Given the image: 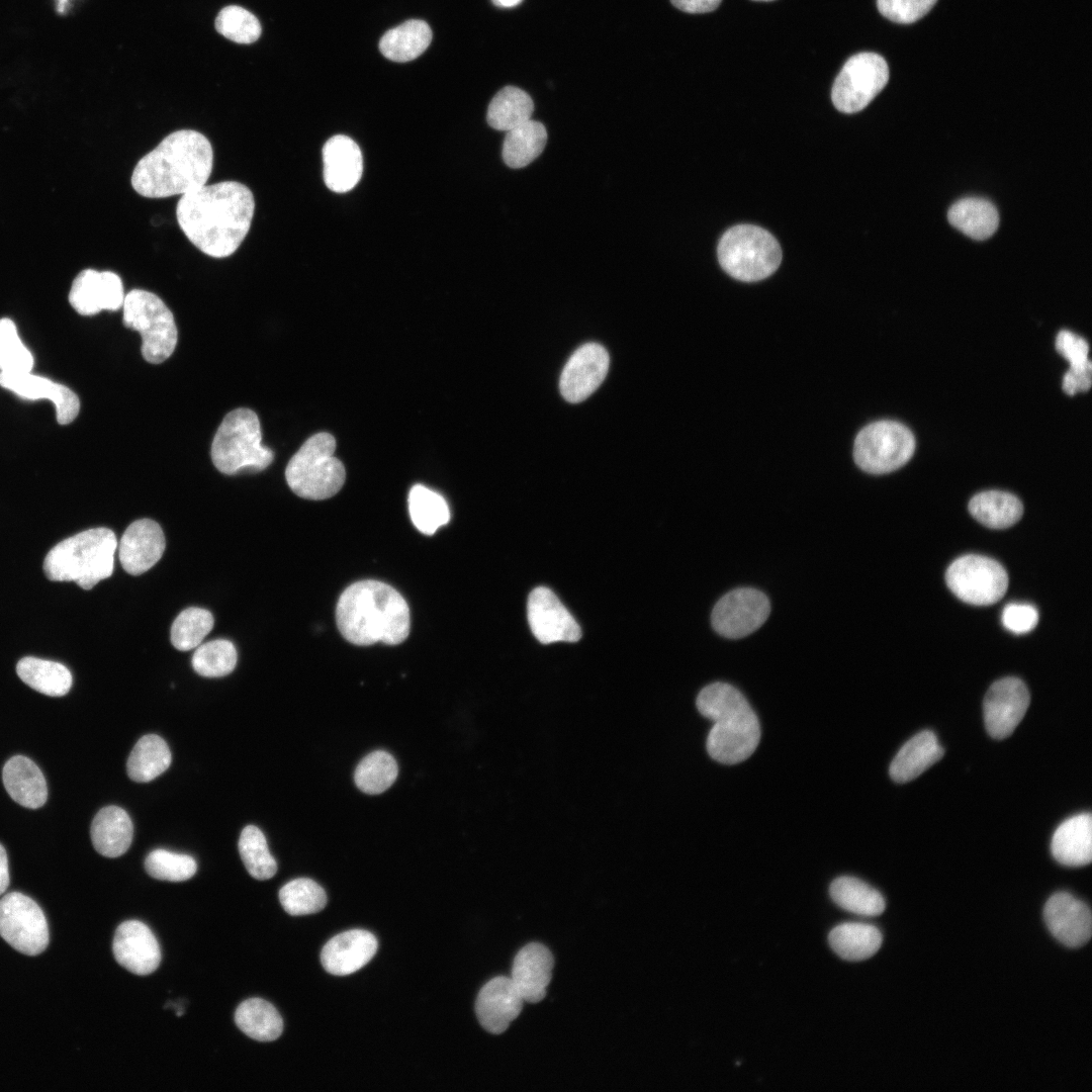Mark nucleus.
<instances>
[{"label": "nucleus", "instance_id": "obj_30", "mask_svg": "<svg viewBox=\"0 0 1092 1092\" xmlns=\"http://www.w3.org/2000/svg\"><path fill=\"white\" fill-rule=\"evenodd\" d=\"M90 833L98 853L106 857H117L130 846L133 825L125 810L117 806H107L95 815Z\"/></svg>", "mask_w": 1092, "mask_h": 1092}, {"label": "nucleus", "instance_id": "obj_48", "mask_svg": "<svg viewBox=\"0 0 1092 1092\" xmlns=\"http://www.w3.org/2000/svg\"><path fill=\"white\" fill-rule=\"evenodd\" d=\"M147 873L157 880L182 882L192 878L197 870L195 859L184 853L155 849L145 859Z\"/></svg>", "mask_w": 1092, "mask_h": 1092}, {"label": "nucleus", "instance_id": "obj_49", "mask_svg": "<svg viewBox=\"0 0 1092 1092\" xmlns=\"http://www.w3.org/2000/svg\"><path fill=\"white\" fill-rule=\"evenodd\" d=\"M215 28L224 37L238 43H251L261 35L257 17L243 7L232 5L220 10Z\"/></svg>", "mask_w": 1092, "mask_h": 1092}, {"label": "nucleus", "instance_id": "obj_5", "mask_svg": "<svg viewBox=\"0 0 1092 1092\" xmlns=\"http://www.w3.org/2000/svg\"><path fill=\"white\" fill-rule=\"evenodd\" d=\"M117 541L112 530L100 527L71 536L53 547L43 561L46 576L53 581H74L91 589L111 576Z\"/></svg>", "mask_w": 1092, "mask_h": 1092}, {"label": "nucleus", "instance_id": "obj_3", "mask_svg": "<svg viewBox=\"0 0 1092 1092\" xmlns=\"http://www.w3.org/2000/svg\"><path fill=\"white\" fill-rule=\"evenodd\" d=\"M336 621L342 636L359 646L376 642L397 645L411 629L404 598L389 584L372 579L357 581L343 592Z\"/></svg>", "mask_w": 1092, "mask_h": 1092}, {"label": "nucleus", "instance_id": "obj_36", "mask_svg": "<svg viewBox=\"0 0 1092 1092\" xmlns=\"http://www.w3.org/2000/svg\"><path fill=\"white\" fill-rule=\"evenodd\" d=\"M238 1027L249 1037L259 1041H273L283 1031V1020L277 1009L261 998L243 1001L235 1013Z\"/></svg>", "mask_w": 1092, "mask_h": 1092}, {"label": "nucleus", "instance_id": "obj_39", "mask_svg": "<svg viewBox=\"0 0 1092 1092\" xmlns=\"http://www.w3.org/2000/svg\"><path fill=\"white\" fill-rule=\"evenodd\" d=\"M832 900L842 909L862 916L883 913L886 902L882 894L863 881L843 876L835 879L829 888Z\"/></svg>", "mask_w": 1092, "mask_h": 1092}, {"label": "nucleus", "instance_id": "obj_45", "mask_svg": "<svg viewBox=\"0 0 1092 1092\" xmlns=\"http://www.w3.org/2000/svg\"><path fill=\"white\" fill-rule=\"evenodd\" d=\"M235 645L225 639H215L196 647L192 656L194 670L205 677L230 674L237 664Z\"/></svg>", "mask_w": 1092, "mask_h": 1092}, {"label": "nucleus", "instance_id": "obj_14", "mask_svg": "<svg viewBox=\"0 0 1092 1092\" xmlns=\"http://www.w3.org/2000/svg\"><path fill=\"white\" fill-rule=\"evenodd\" d=\"M770 604L760 590L736 588L723 596L712 611V626L726 638H741L757 630L767 619Z\"/></svg>", "mask_w": 1092, "mask_h": 1092}, {"label": "nucleus", "instance_id": "obj_21", "mask_svg": "<svg viewBox=\"0 0 1092 1092\" xmlns=\"http://www.w3.org/2000/svg\"><path fill=\"white\" fill-rule=\"evenodd\" d=\"M0 385L23 399H50L55 404L60 425L72 423L79 414L80 400L77 394L66 385L49 378L31 372H0Z\"/></svg>", "mask_w": 1092, "mask_h": 1092}, {"label": "nucleus", "instance_id": "obj_40", "mask_svg": "<svg viewBox=\"0 0 1092 1092\" xmlns=\"http://www.w3.org/2000/svg\"><path fill=\"white\" fill-rule=\"evenodd\" d=\"M532 98L524 90L507 86L491 99L486 114L487 123L494 129L508 131L531 119Z\"/></svg>", "mask_w": 1092, "mask_h": 1092}, {"label": "nucleus", "instance_id": "obj_28", "mask_svg": "<svg viewBox=\"0 0 1092 1092\" xmlns=\"http://www.w3.org/2000/svg\"><path fill=\"white\" fill-rule=\"evenodd\" d=\"M2 779L7 793L19 805L37 809L46 803V779L39 767L28 757L15 755L9 758L4 764Z\"/></svg>", "mask_w": 1092, "mask_h": 1092}, {"label": "nucleus", "instance_id": "obj_4", "mask_svg": "<svg viewBox=\"0 0 1092 1092\" xmlns=\"http://www.w3.org/2000/svg\"><path fill=\"white\" fill-rule=\"evenodd\" d=\"M697 708L713 722L707 738L713 759L735 764L754 752L760 739L758 718L736 688L719 681L705 687L698 695Z\"/></svg>", "mask_w": 1092, "mask_h": 1092}, {"label": "nucleus", "instance_id": "obj_9", "mask_svg": "<svg viewBox=\"0 0 1092 1092\" xmlns=\"http://www.w3.org/2000/svg\"><path fill=\"white\" fill-rule=\"evenodd\" d=\"M123 325L142 336V355L146 361L159 364L168 359L177 345L178 332L173 313L155 293L132 289L122 305Z\"/></svg>", "mask_w": 1092, "mask_h": 1092}, {"label": "nucleus", "instance_id": "obj_38", "mask_svg": "<svg viewBox=\"0 0 1092 1092\" xmlns=\"http://www.w3.org/2000/svg\"><path fill=\"white\" fill-rule=\"evenodd\" d=\"M171 764L166 741L156 734L143 736L132 748L126 763L128 777L138 783L153 781Z\"/></svg>", "mask_w": 1092, "mask_h": 1092}, {"label": "nucleus", "instance_id": "obj_57", "mask_svg": "<svg viewBox=\"0 0 1092 1092\" xmlns=\"http://www.w3.org/2000/svg\"><path fill=\"white\" fill-rule=\"evenodd\" d=\"M66 1H67V0H61V1H60V4H59V6H58V10H59L60 12H63V11H64V8H65V3H66Z\"/></svg>", "mask_w": 1092, "mask_h": 1092}, {"label": "nucleus", "instance_id": "obj_44", "mask_svg": "<svg viewBox=\"0 0 1092 1092\" xmlns=\"http://www.w3.org/2000/svg\"><path fill=\"white\" fill-rule=\"evenodd\" d=\"M279 900L288 914L300 916L323 910L327 904V894L313 880L298 878L280 889Z\"/></svg>", "mask_w": 1092, "mask_h": 1092}, {"label": "nucleus", "instance_id": "obj_32", "mask_svg": "<svg viewBox=\"0 0 1092 1092\" xmlns=\"http://www.w3.org/2000/svg\"><path fill=\"white\" fill-rule=\"evenodd\" d=\"M432 40V30L427 22L411 19L387 30L379 41L381 54L393 62H410L421 56Z\"/></svg>", "mask_w": 1092, "mask_h": 1092}, {"label": "nucleus", "instance_id": "obj_27", "mask_svg": "<svg viewBox=\"0 0 1092 1092\" xmlns=\"http://www.w3.org/2000/svg\"><path fill=\"white\" fill-rule=\"evenodd\" d=\"M1055 859L1068 867H1081L1092 859V817L1081 813L1061 823L1052 837Z\"/></svg>", "mask_w": 1092, "mask_h": 1092}, {"label": "nucleus", "instance_id": "obj_19", "mask_svg": "<svg viewBox=\"0 0 1092 1092\" xmlns=\"http://www.w3.org/2000/svg\"><path fill=\"white\" fill-rule=\"evenodd\" d=\"M112 950L116 962L135 975H149L161 962L159 942L148 925L127 920L115 930Z\"/></svg>", "mask_w": 1092, "mask_h": 1092}, {"label": "nucleus", "instance_id": "obj_51", "mask_svg": "<svg viewBox=\"0 0 1092 1092\" xmlns=\"http://www.w3.org/2000/svg\"><path fill=\"white\" fill-rule=\"evenodd\" d=\"M1036 609L1027 604H1009L1002 612V623L1006 629L1016 634L1031 631L1037 624Z\"/></svg>", "mask_w": 1092, "mask_h": 1092}, {"label": "nucleus", "instance_id": "obj_29", "mask_svg": "<svg viewBox=\"0 0 1092 1092\" xmlns=\"http://www.w3.org/2000/svg\"><path fill=\"white\" fill-rule=\"evenodd\" d=\"M932 731L924 730L910 738L897 752L890 764V776L897 783L916 779L943 756Z\"/></svg>", "mask_w": 1092, "mask_h": 1092}, {"label": "nucleus", "instance_id": "obj_55", "mask_svg": "<svg viewBox=\"0 0 1092 1092\" xmlns=\"http://www.w3.org/2000/svg\"><path fill=\"white\" fill-rule=\"evenodd\" d=\"M9 885V870L8 858L6 850L2 844H0V895H2Z\"/></svg>", "mask_w": 1092, "mask_h": 1092}, {"label": "nucleus", "instance_id": "obj_53", "mask_svg": "<svg viewBox=\"0 0 1092 1092\" xmlns=\"http://www.w3.org/2000/svg\"><path fill=\"white\" fill-rule=\"evenodd\" d=\"M1091 376L1092 364L1090 361L1082 366L1070 367L1063 377L1062 388L1069 395L1087 391L1091 387Z\"/></svg>", "mask_w": 1092, "mask_h": 1092}, {"label": "nucleus", "instance_id": "obj_11", "mask_svg": "<svg viewBox=\"0 0 1092 1092\" xmlns=\"http://www.w3.org/2000/svg\"><path fill=\"white\" fill-rule=\"evenodd\" d=\"M889 81L885 59L871 52L850 57L837 75L831 92L834 106L841 112L854 113L866 108Z\"/></svg>", "mask_w": 1092, "mask_h": 1092}, {"label": "nucleus", "instance_id": "obj_58", "mask_svg": "<svg viewBox=\"0 0 1092 1092\" xmlns=\"http://www.w3.org/2000/svg\"><path fill=\"white\" fill-rule=\"evenodd\" d=\"M753 1H774V0H753Z\"/></svg>", "mask_w": 1092, "mask_h": 1092}, {"label": "nucleus", "instance_id": "obj_2", "mask_svg": "<svg viewBox=\"0 0 1092 1092\" xmlns=\"http://www.w3.org/2000/svg\"><path fill=\"white\" fill-rule=\"evenodd\" d=\"M213 164L212 146L201 132L180 129L168 134L135 165L130 183L147 198L183 195L205 185Z\"/></svg>", "mask_w": 1092, "mask_h": 1092}, {"label": "nucleus", "instance_id": "obj_41", "mask_svg": "<svg viewBox=\"0 0 1092 1092\" xmlns=\"http://www.w3.org/2000/svg\"><path fill=\"white\" fill-rule=\"evenodd\" d=\"M407 502L412 522L425 535H433L450 520L445 498L422 484L411 488Z\"/></svg>", "mask_w": 1092, "mask_h": 1092}, {"label": "nucleus", "instance_id": "obj_46", "mask_svg": "<svg viewBox=\"0 0 1092 1092\" xmlns=\"http://www.w3.org/2000/svg\"><path fill=\"white\" fill-rule=\"evenodd\" d=\"M212 614L201 608L191 607L182 611L171 627V642L181 651L199 646L213 627Z\"/></svg>", "mask_w": 1092, "mask_h": 1092}, {"label": "nucleus", "instance_id": "obj_54", "mask_svg": "<svg viewBox=\"0 0 1092 1092\" xmlns=\"http://www.w3.org/2000/svg\"><path fill=\"white\" fill-rule=\"evenodd\" d=\"M673 6L688 13H706L715 10L722 0H670Z\"/></svg>", "mask_w": 1092, "mask_h": 1092}, {"label": "nucleus", "instance_id": "obj_25", "mask_svg": "<svg viewBox=\"0 0 1092 1092\" xmlns=\"http://www.w3.org/2000/svg\"><path fill=\"white\" fill-rule=\"evenodd\" d=\"M553 966L551 951L540 942H530L517 952L511 979L524 1001L538 1003L544 999Z\"/></svg>", "mask_w": 1092, "mask_h": 1092}, {"label": "nucleus", "instance_id": "obj_56", "mask_svg": "<svg viewBox=\"0 0 1092 1092\" xmlns=\"http://www.w3.org/2000/svg\"><path fill=\"white\" fill-rule=\"evenodd\" d=\"M493 4L499 7H514L518 5L522 0H491Z\"/></svg>", "mask_w": 1092, "mask_h": 1092}, {"label": "nucleus", "instance_id": "obj_18", "mask_svg": "<svg viewBox=\"0 0 1092 1092\" xmlns=\"http://www.w3.org/2000/svg\"><path fill=\"white\" fill-rule=\"evenodd\" d=\"M124 296L122 281L116 273L85 269L72 283L69 302L79 314L93 315L104 309L118 310Z\"/></svg>", "mask_w": 1092, "mask_h": 1092}, {"label": "nucleus", "instance_id": "obj_35", "mask_svg": "<svg viewBox=\"0 0 1092 1092\" xmlns=\"http://www.w3.org/2000/svg\"><path fill=\"white\" fill-rule=\"evenodd\" d=\"M16 672L25 685L51 697L65 696L73 682L72 674L64 664L32 656L21 658Z\"/></svg>", "mask_w": 1092, "mask_h": 1092}, {"label": "nucleus", "instance_id": "obj_10", "mask_svg": "<svg viewBox=\"0 0 1092 1092\" xmlns=\"http://www.w3.org/2000/svg\"><path fill=\"white\" fill-rule=\"evenodd\" d=\"M915 450V438L903 424L878 421L860 430L853 445L857 466L871 474H884L906 464Z\"/></svg>", "mask_w": 1092, "mask_h": 1092}, {"label": "nucleus", "instance_id": "obj_1", "mask_svg": "<svg viewBox=\"0 0 1092 1092\" xmlns=\"http://www.w3.org/2000/svg\"><path fill=\"white\" fill-rule=\"evenodd\" d=\"M254 211V195L245 184L222 181L181 195L176 217L186 238L199 251L225 258L245 240Z\"/></svg>", "mask_w": 1092, "mask_h": 1092}, {"label": "nucleus", "instance_id": "obj_37", "mask_svg": "<svg viewBox=\"0 0 1092 1092\" xmlns=\"http://www.w3.org/2000/svg\"><path fill=\"white\" fill-rule=\"evenodd\" d=\"M546 143L544 124L529 119L507 131L502 151L504 162L513 169L526 167L543 152Z\"/></svg>", "mask_w": 1092, "mask_h": 1092}, {"label": "nucleus", "instance_id": "obj_6", "mask_svg": "<svg viewBox=\"0 0 1092 1092\" xmlns=\"http://www.w3.org/2000/svg\"><path fill=\"white\" fill-rule=\"evenodd\" d=\"M260 421L247 407L230 412L219 425L211 444L210 455L216 469L233 475L258 472L274 459L271 449L263 446Z\"/></svg>", "mask_w": 1092, "mask_h": 1092}, {"label": "nucleus", "instance_id": "obj_43", "mask_svg": "<svg viewBox=\"0 0 1092 1092\" xmlns=\"http://www.w3.org/2000/svg\"><path fill=\"white\" fill-rule=\"evenodd\" d=\"M239 852L248 873L257 880L271 879L277 863L269 851L263 832L254 825L246 826L239 838Z\"/></svg>", "mask_w": 1092, "mask_h": 1092}, {"label": "nucleus", "instance_id": "obj_7", "mask_svg": "<svg viewBox=\"0 0 1092 1092\" xmlns=\"http://www.w3.org/2000/svg\"><path fill=\"white\" fill-rule=\"evenodd\" d=\"M335 450V438L322 432L308 438L291 457L285 478L296 495L320 500L332 497L342 488L346 471L334 456Z\"/></svg>", "mask_w": 1092, "mask_h": 1092}, {"label": "nucleus", "instance_id": "obj_52", "mask_svg": "<svg viewBox=\"0 0 1092 1092\" xmlns=\"http://www.w3.org/2000/svg\"><path fill=\"white\" fill-rule=\"evenodd\" d=\"M1055 345L1059 354L1070 363V367L1082 366L1090 361L1087 342L1070 331L1059 332Z\"/></svg>", "mask_w": 1092, "mask_h": 1092}, {"label": "nucleus", "instance_id": "obj_17", "mask_svg": "<svg viewBox=\"0 0 1092 1092\" xmlns=\"http://www.w3.org/2000/svg\"><path fill=\"white\" fill-rule=\"evenodd\" d=\"M610 364L607 350L598 343H586L569 357L561 372L559 388L568 402L586 399L604 381Z\"/></svg>", "mask_w": 1092, "mask_h": 1092}, {"label": "nucleus", "instance_id": "obj_26", "mask_svg": "<svg viewBox=\"0 0 1092 1092\" xmlns=\"http://www.w3.org/2000/svg\"><path fill=\"white\" fill-rule=\"evenodd\" d=\"M324 180L329 189L344 193L356 186L363 171L358 145L346 135H335L323 148Z\"/></svg>", "mask_w": 1092, "mask_h": 1092}, {"label": "nucleus", "instance_id": "obj_13", "mask_svg": "<svg viewBox=\"0 0 1092 1092\" xmlns=\"http://www.w3.org/2000/svg\"><path fill=\"white\" fill-rule=\"evenodd\" d=\"M0 935L21 953H41L49 944V927L41 908L22 893L6 894L0 899Z\"/></svg>", "mask_w": 1092, "mask_h": 1092}, {"label": "nucleus", "instance_id": "obj_15", "mask_svg": "<svg viewBox=\"0 0 1092 1092\" xmlns=\"http://www.w3.org/2000/svg\"><path fill=\"white\" fill-rule=\"evenodd\" d=\"M1030 703L1025 684L1013 676L1000 678L989 688L983 703L986 730L995 739L1011 735Z\"/></svg>", "mask_w": 1092, "mask_h": 1092}, {"label": "nucleus", "instance_id": "obj_23", "mask_svg": "<svg viewBox=\"0 0 1092 1092\" xmlns=\"http://www.w3.org/2000/svg\"><path fill=\"white\" fill-rule=\"evenodd\" d=\"M524 999L511 978L498 976L479 991L475 1011L481 1026L490 1033L504 1032L522 1011Z\"/></svg>", "mask_w": 1092, "mask_h": 1092}, {"label": "nucleus", "instance_id": "obj_33", "mask_svg": "<svg viewBox=\"0 0 1092 1092\" xmlns=\"http://www.w3.org/2000/svg\"><path fill=\"white\" fill-rule=\"evenodd\" d=\"M969 512L979 523L988 528L1005 529L1020 520L1023 506L1012 493L987 490L971 498Z\"/></svg>", "mask_w": 1092, "mask_h": 1092}, {"label": "nucleus", "instance_id": "obj_31", "mask_svg": "<svg viewBox=\"0 0 1092 1092\" xmlns=\"http://www.w3.org/2000/svg\"><path fill=\"white\" fill-rule=\"evenodd\" d=\"M949 223L974 240H986L998 229L999 214L988 200L977 197L963 198L953 203L947 212Z\"/></svg>", "mask_w": 1092, "mask_h": 1092}, {"label": "nucleus", "instance_id": "obj_8", "mask_svg": "<svg viewBox=\"0 0 1092 1092\" xmlns=\"http://www.w3.org/2000/svg\"><path fill=\"white\" fill-rule=\"evenodd\" d=\"M721 267L733 278L754 282L771 275L782 261V249L766 230L752 224L729 229L718 245Z\"/></svg>", "mask_w": 1092, "mask_h": 1092}, {"label": "nucleus", "instance_id": "obj_22", "mask_svg": "<svg viewBox=\"0 0 1092 1092\" xmlns=\"http://www.w3.org/2000/svg\"><path fill=\"white\" fill-rule=\"evenodd\" d=\"M165 547V536L157 522L136 520L126 528L119 541V561L127 573L140 575L161 559Z\"/></svg>", "mask_w": 1092, "mask_h": 1092}, {"label": "nucleus", "instance_id": "obj_16", "mask_svg": "<svg viewBox=\"0 0 1092 1092\" xmlns=\"http://www.w3.org/2000/svg\"><path fill=\"white\" fill-rule=\"evenodd\" d=\"M527 616L533 635L543 644L576 642L581 637L577 622L556 595L545 586L530 593Z\"/></svg>", "mask_w": 1092, "mask_h": 1092}, {"label": "nucleus", "instance_id": "obj_47", "mask_svg": "<svg viewBox=\"0 0 1092 1092\" xmlns=\"http://www.w3.org/2000/svg\"><path fill=\"white\" fill-rule=\"evenodd\" d=\"M33 364V356L19 338L15 324L0 318V372L26 373Z\"/></svg>", "mask_w": 1092, "mask_h": 1092}, {"label": "nucleus", "instance_id": "obj_34", "mask_svg": "<svg viewBox=\"0 0 1092 1092\" xmlns=\"http://www.w3.org/2000/svg\"><path fill=\"white\" fill-rule=\"evenodd\" d=\"M828 941L840 958L854 962L873 957L880 949L883 938L874 925L847 922L834 927Z\"/></svg>", "mask_w": 1092, "mask_h": 1092}, {"label": "nucleus", "instance_id": "obj_42", "mask_svg": "<svg viewBox=\"0 0 1092 1092\" xmlns=\"http://www.w3.org/2000/svg\"><path fill=\"white\" fill-rule=\"evenodd\" d=\"M398 767L394 757L384 750L367 754L357 765L354 781L358 789L369 795L386 791L396 780Z\"/></svg>", "mask_w": 1092, "mask_h": 1092}, {"label": "nucleus", "instance_id": "obj_24", "mask_svg": "<svg viewBox=\"0 0 1092 1092\" xmlns=\"http://www.w3.org/2000/svg\"><path fill=\"white\" fill-rule=\"evenodd\" d=\"M377 939L364 929H352L332 937L323 947L324 969L335 976H346L363 968L377 950Z\"/></svg>", "mask_w": 1092, "mask_h": 1092}, {"label": "nucleus", "instance_id": "obj_50", "mask_svg": "<svg viewBox=\"0 0 1092 1092\" xmlns=\"http://www.w3.org/2000/svg\"><path fill=\"white\" fill-rule=\"evenodd\" d=\"M937 0H877L880 13L891 21L908 24L922 18Z\"/></svg>", "mask_w": 1092, "mask_h": 1092}, {"label": "nucleus", "instance_id": "obj_20", "mask_svg": "<svg viewBox=\"0 0 1092 1092\" xmlns=\"http://www.w3.org/2000/svg\"><path fill=\"white\" fill-rule=\"evenodd\" d=\"M1043 918L1051 933L1068 947L1083 946L1091 937V911L1069 893L1054 894L1045 903Z\"/></svg>", "mask_w": 1092, "mask_h": 1092}, {"label": "nucleus", "instance_id": "obj_12", "mask_svg": "<svg viewBox=\"0 0 1092 1092\" xmlns=\"http://www.w3.org/2000/svg\"><path fill=\"white\" fill-rule=\"evenodd\" d=\"M948 588L963 602L989 606L1000 601L1008 588V575L994 559L968 554L956 559L947 568Z\"/></svg>", "mask_w": 1092, "mask_h": 1092}]
</instances>
